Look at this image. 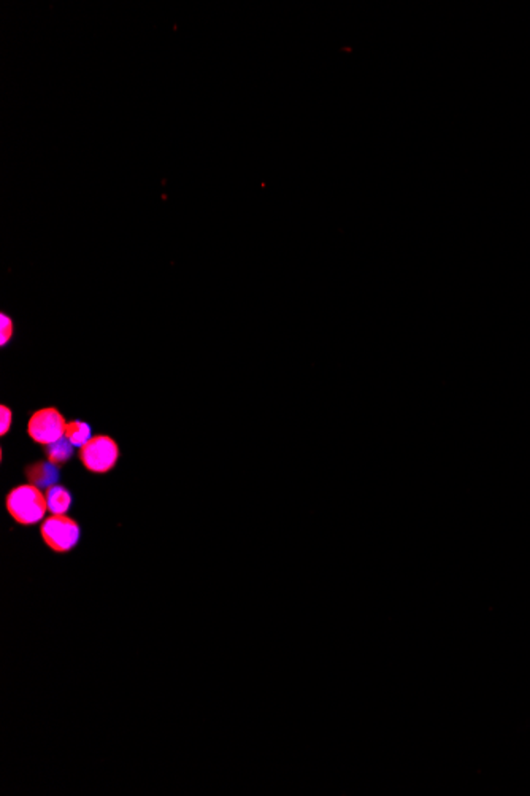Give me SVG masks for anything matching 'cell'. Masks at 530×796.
Listing matches in <instances>:
<instances>
[{"instance_id":"1","label":"cell","mask_w":530,"mask_h":796,"mask_svg":"<svg viewBox=\"0 0 530 796\" xmlns=\"http://www.w3.org/2000/svg\"><path fill=\"white\" fill-rule=\"evenodd\" d=\"M7 510L20 525H35L47 514V496L32 483L20 485L8 493Z\"/></svg>"},{"instance_id":"2","label":"cell","mask_w":530,"mask_h":796,"mask_svg":"<svg viewBox=\"0 0 530 796\" xmlns=\"http://www.w3.org/2000/svg\"><path fill=\"white\" fill-rule=\"evenodd\" d=\"M118 458H120V447L108 435H95L80 450L83 466L94 474L110 472L116 466Z\"/></svg>"},{"instance_id":"3","label":"cell","mask_w":530,"mask_h":796,"mask_svg":"<svg viewBox=\"0 0 530 796\" xmlns=\"http://www.w3.org/2000/svg\"><path fill=\"white\" fill-rule=\"evenodd\" d=\"M41 537L49 549L67 554L80 541V526L70 517L51 516L41 525Z\"/></svg>"},{"instance_id":"4","label":"cell","mask_w":530,"mask_h":796,"mask_svg":"<svg viewBox=\"0 0 530 796\" xmlns=\"http://www.w3.org/2000/svg\"><path fill=\"white\" fill-rule=\"evenodd\" d=\"M66 428L67 422L61 412L58 408L47 407L41 408L31 416L27 431L37 444L49 445L66 435Z\"/></svg>"},{"instance_id":"5","label":"cell","mask_w":530,"mask_h":796,"mask_svg":"<svg viewBox=\"0 0 530 796\" xmlns=\"http://www.w3.org/2000/svg\"><path fill=\"white\" fill-rule=\"evenodd\" d=\"M29 482L39 489H51L59 479V466L53 462H35L26 469Z\"/></svg>"},{"instance_id":"6","label":"cell","mask_w":530,"mask_h":796,"mask_svg":"<svg viewBox=\"0 0 530 796\" xmlns=\"http://www.w3.org/2000/svg\"><path fill=\"white\" fill-rule=\"evenodd\" d=\"M45 496H47L48 510L53 516H64L72 506V495L59 485L48 489Z\"/></svg>"},{"instance_id":"7","label":"cell","mask_w":530,"mask_h":796,"mask_svg":"<svg viewBox=\"0 0 530 796\" xmlns=\"http://www.w3.org/2000/svg\"><path fill=\"white\" fill-rule=\"evenodd\" d=\"M45 455H47L48 462H53L56 466H64L74 455V445L67 437H62L59 441L47 445Z\"/></svg>"},{"instance_id":"8","label":"cell","mask_w":530,"mask_h":796,"mask_svg":"<svg viewBox=\"0 0 530 796\" xmlns=\"http://www.w3.org/2000/svg\"><path fill=\"white\" fill-rule=\"evenodd\" d=\"M66 437H67L68 441L72 442L74 447H83L85 444H87V442L93 439V435H91V426H89L87 423L83 422L67 423Z\"/></svg>"},{"instance_id":"9","label":"cell","mask_w":530,"mask_h":796,"mask_svg":"<svg viewBox=\"0 0 530 796\" xmlns=\"http://www.w3.org/2000/svg\"><path fill=\"white\" fill-rule=\"evenodd\" d=\"M13 335V322L12 318H8L7 315H0V345L5 347L7 342Z\"/></svg>"},{"instance_id":"10","label":"cell","mask_w":530,"mask_h":796,"mask_svg":"<svg viewBox=\"0 0 530 796\" xmlns=\"http://www.w3.org/2000/svg\"><path fill=\"white\" fill-rule=\"evenodd\" d=\"M12 418H13V416H12V410H10L7 406H2V407H0V425H2L0 435H5L8 431H10Z\"/></svg>"}]
</instances>
